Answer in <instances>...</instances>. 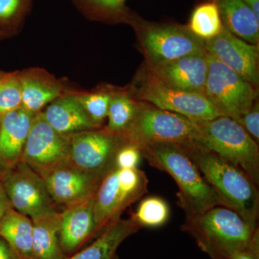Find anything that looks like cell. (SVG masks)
<instances>
[{"label":"cell","instance_id":"cell-25","mask_svg":"<svg viewBox=\"0 0 259 259\" xmlns=\"http://www.w3.org/2000/svg\"><path fill=\"white\" fill-rule=\"evenodd\" d=\"M139 107V101L135 100L125 87L114 86L105 127L115 134H123L134 122Z\"/></svg>","mask_w":259,"mask_h":259},{"label":"cell","instance_id":"cell-2","mask_svg":"<svg viewBox=\"0 0 259 259\" xmlns=\"http://www.w3.org/2000/svg\"><path fill=\"white\" fill-rule=\"evenodd\" d=\"M181 145L228 207L258 228V190L248 175L231 162L194 143Z\"/></svg>","mask_w":259,"mask_h":259},{"label":"cell","instance_id":"cell-24","mask_svg":"<svg viewBox=\"0 0 259 259\" xmlns=\"http://www.w3.org/2000/svg\"><path fill=\"white\" fill-rule=\"evenodd\" d=\"M127 0H71L79 13L90 21L108 25L127 24L134 13Z\"/></svg>","mask_w":259,"mask_h":259},{"label":"cell","instance_id":"cell-28","mask_svg":"<svg viewBox=\"0 0 259 259\" xmlns=\"http://www.w3.org/2000/svg\"><path fill=\"white\" fill-rule=\"evenodd\" d=\"M33 0H0V30L18 35L32 11Z\"/></svg>","mask_w":259,"mask_h":259},{"label":"cell","instance_id":"cell-20","mask_svg":"<svg viewBox=\"0 0 259 259\" xmlns=\"http://www.w3.org/2000/svg\"><path fill=\"white\" fill-rule=\"evenodd\" d=\"M34 259H66L60 243V212L50 209L30 218Z\"/></svg>","mask_w":259,"mask_h":259},{"label":"cell","instance_id":"cell-6","mask_svg":"<svg viewBox=\"0 0 259 259\" xmlns=\"http://www.w3.org/2000/svg\"><path fill=\"white\" fill-rule=\"evenodd\" d=\"M135 100L198 120H209L221 114L203 94L187 93L168 86L146 67L144 63L125 86Z\"/></svg>","mask_w":259,"mask_h":259},{"label":"cell","instance_id":"cell-15","mask_svg":"<svg viewBox=\"0 0 259 259\" xmlns=\"http://www.w3.org/2000/svg\"><path fill=\"white\" fill-rule=\"evenodd\" d=\"M155 76L168 86L187 93L204 95L208 74L207 53H194L167 64L147 66Z\"/></svg>","mask_w":259,"mask_h":259},{"label":"cell","instance_id":"cell-23","mask_svg":"<svg viewBox=\"0 0 259 259\" xmlns=\"http://www.w3.org/2000/svg\"><path fill=\"white\" fill-rule=\"evenodd\" d=\"M0 237L8 242L20 259H34L30 218L11 208L0 221Z\"/></svg>","mask_w":259,"mask_h":259},{"label":"cell","instance_id":"cell-32","mask_svg":"<svg viewBox=\"0 0 259 259\" xmlns=\"http://www.w3.org/2000/svg\"><path fill=\"white\" fill-rule=\"evenodd\" d=\"M253 139L259 143V103L258 100L253 104L249 111L245 114L238 122Z\"/></svg>","mask_w":259,"mask_h":259},{"label":"cell","instance_id":"cell-36","mask_svg":"<svg viewBox=\"0 0 259 259\" xmlns=\"http://www.w3.org/2000/svg\"><path fill=\"white\" fill-rule=\"evenodd\" d=\"M259 18V0H243Z\"/></svg>","mask_w":259,"mask_h":259},{"label":"cell","instance_id":"cell-12","mask_svg":"<svg viewBox=\"0 0 259 259\" xmlns=\"http://www.w3.org/2000/svg\"><path fill=\"white\" fill-rule=\"evenodd\" d=\"M71 136L55 131L42 112L35 115L25 143L22 160L41 175L69 160Z\"/></svg>","mask_w":259,"mask_h":259},{"label":"cell","instance_id":"cell-35","mask_svg":"<svg viewBox=\"0 0 259 259\" xmlns=\"http://www.w3.org/2000/svg\"><path fill=\"white\" fill-rule=\"evenodd\" d=\"M13 208L11 202L7 196L6 192L0 182V221L9 209Z\"/></svg>","mask_w":259,"mask_h":259},{"label":"cell","instance_id":"cell-26","mask_svg":"<svg viewBox=\"0 0 259 259\" xmlns=\"http://www.w3.org/2000/svg\"><path fill=\"white\" fill-rule=\"evenodd\" d=\"M113 88V85L102 83L90 92L74 90L75 98L89 117L98 127L103 126L107 118Z\"/></svg>","mask_w":259,"mask_h":259},{"label":"cell","instance_id":"cell-38","mask_svg":"<svg viewBox=\"0 0 259 259\" xmlns=\"http://www.w3.org/2000/svg\"><path fill=\"white\" fill-rule=\"evenodd\" d=\"M9 37L10 36L8 34L5 33L3 30H0V41L5 40V39L9 38Z\"/></svg>","mask_w":259,"mask_h":259},{"label":"cell","instance_id":"cell-11","mask_svg":"<svg viewBox=\"0 0 259 259\" xmlns=\"http://www.w3.org/2000/svg\"><path fill=\"white\" fill-rule=\"evenodd\" d=\"M13 208L30 218L56 209L44 179L23 160L0 177Z\"/></svg>","mask_w":259,"mask_h":259},{"label":"cell","instance_id":"cell-7","mask_svg":"<svg viewBox=\"0 0 259 259\" xmlns=\"http://www.w3.org/2000/svg\"><path fill=\"white\" fill-rule=\"evenodd\" d=\"M148 181L142 170L114 167L103 177L95 197L96 238L121 218L127 207L147 193Z\"/></svg>","mask_w":259,"mask_h":259},{"label":"cell","instance_id":"cell-18","mask_svg":"<svg viewBox=\"0 0 259 259\" xmlns=\"http://www.w3.org/2000/svg\"><path fill=\"white\" fill-rule=\"evenodd\" d=\"M36 114L20 108L1 117L0 177L22 159L24 148Z\"/></svg>","mask_w":259,"mask_h":259},{"label":"cell","instance_id":"cell-29","mask_svg":"<svg viewBox=\"0 0 259 259\" xmlns=\"http://www.w3.org/2000/svg\"><path fill=\"white\" fill-rule=\"evenodd\" d=\"M169 216V206L166 200L158 196H150L142 199L136 212L131 214V218L142 228L163 226Z\"/></svg>","mask_w":259,"mask_h":259},{"label":"cell","instance_id":"cell-9","mask_svg":"<svg viewBox=\"0 0 259 259\" xmlns=\"http://www.w3.org/2000/svg\"><path fill=\"white\" fill-rule=\"evenodd\" d=\"M207 61L208 74L204 95L221 116L239 122L258 100V89L208 53Z\"/></svg>","mask_w":259,"mask_h":259},{"label":"cell","instance_id":"cell-5","mask_svg":"<svg viewBox=\"0 0 259 259\" xmlns=\"http://www.w3.org/2000/svg\"><path fill=\"white\" fill-rule=\"evenodd\" d=\"M199 138L194 144L216 153L241 168L257 186L259 184V148L241 125L225 116L197 120Z\"/></svg>","mask_w":259,"mask_h":259},{"label":"cell","instance_id":"cell-30","mask_svg":"<svg viewBox=\"0 0 259 259\" xmlns=\"http://www.w3.org/2000/svg\"><path fill=\"white\" fill-rule=\"evenodd\" d=\"M21 83L19 71L9 72L0 88V117L22 108Z\"/></svg>","mask_w":259,"mask_h":259},{"label":"cell","instance_id":"cell-16","mask_svg":"<svg viewBox=\"0 0 259 259\" xmlns=\"http://www.w3.org/2000/svg\"><path fill=\"white\" fill-rule=\"evenodd\" d=\"M21 83L22 108L37 114L56 98L73 90L66 79H58L47 70L30 67L19 71Z\"/></svg>","mask_w":259,"mask_h":259},{"label":"cell","instance_id":"cell-4","mask_svg":"<svg viewBox=\"0 0 259 259\" xmlns=\"http://www.w3.org/2000/svg\"><path fill=\"white\" fill-rule=\"evenodd\" d=\"M127 25L134 29L147 66L167 64L205 50V40L196 36L187 25L151 21L135 11Z\"/></svg>","mask_w":259,"mask_h":259},{"label":"cell","instance_id":"cell-21","mask_svg":"<svg viewBox=\"0 0 259 259\" xmlns=\"http://www.w3.org/2000/svg\"><path fill=\"white\" fill-rule=\"evenodd\" d=\"M141 228L133 218H120L107 226L91 244L66 259H113L121 243Z\"/></svg>","mask_w":259,"mask_h":259},{"label":"cell","instance_id":"cell-17","mask_svg":"<svg viewBox=\"0 0 259 259\" xmlns=\"http://www.w3.org/2000/svg\"><path fill=\"white\" fill-rule=\"evenodd\" d=\"M60 217L61 246L66 256L74 254L87 242L96 238L94 197L66 206Z\"/></svg>","mask_w":259,"mask_h":259},{"label":"cell","instance_id":"cell-33","mask_svg":"<svg viewBox=\"0 0 259 259\" xmlns=\"http://www.w3.org/2000/svg\"><path fill=\"white\" fill-rule=\"evenodd\" d=\"M226 259H259V232L247 248L233 252Z\"/></svg>","mask_w":259,"mask_h":259},{"label":"cell","instance_id":"cell-40","mask_svg":"<svg viewBox=\"0 0 259 259\" xmlns=\"http://www.w3.org/2000/svg\"><path fill=\"white\" fill-rule=\"evenodd\" d=\"M0 127H1V117H0Z\"/></svg>","mask_w":259,"mask_h":259},{"label":"cell","instance_id":"cell-13","mask_svg":"<svg viewBox=\"0 0 259 259\" xmlns=\"http://www.w3.org/2000/svg\"><path fill=\"white\" fill-rule=\"evenodd\" d=\"M205 51L227 67L259 86V46L244 41L223 27L222 32L205 40Z\"/></svg>","mask_w":259,"mask_h":259},{"label":"cell","instance_id":"cell-31","mask_svg":"<svg viewBox=\"0 0 259 259\" xmlns=\"http://www.w3.org/2000/svg\"><path fill=\"white\" fill-rule=\"evenodd\" d=\"M141 157L143 156L140 148L127 142L117 151L115 166L118 168H136Z\"/></svg>","mask_w":259,"mask_h":259},{"label":"cell","instance_id":"cell-34","mask_svg":"<svg viewBox=\"0 0 259 259\" xmlns=\"http://www.w3.org/2000/svg\"><path fill=\"white\" fill-rule=\"evenodd\" d=\"M0 259H20L4 238L0 237Z\"/></svg>","mask_w":259,"mask_h":259},{"label":"cell","instance_id":"cell-22","mask_svg":"<svg viewBox=\"0 0 259 259\" xmlns=\"http://www.w3.org/2000/svg\"><path fill=\"white\" fill-rule=\"evenodd\" d=\"M217 5L223 27L233 35L259 46V18L243 0H212Z\"/></svg>","mask_w":259,"mask_h":259},{"label":"cell","instance_id":"cell-8","mask_svg":"<svg viewBox=\"0 0 259 259\" xmlns=\"http://www.w3.org/2000/svg\"><path fill=\"white\" fill-rule=\"evenodd\" d=\"M122 135L128 144L141 148L153 143L192 142L200 134L197 120L139 101L136 118Z\"/></svg>","mask_w":259,"mask_h":259},{"label":"cell","instance_id":"cell-1","mask_svg":"<svg viewBox=\"0 0 259 259\" xmlns=\"http://www.w3.org/2000/svg\"><path fill=\"white\" fill-rule=\"evenodd\" d=\"M151 166L166 172L178 185L179 204L187 215L200 214L212 207H228L221 196L202 176L180 144L158 142L140 148ZM229 208V207H228Z\"/></svg>","mask_w":259,"mask_h":259},{"label":"cell","instance_id":"cell-19","mask_svg":"<svg viewBox=\"0 0 259 259\" xmlns=\"http://www.w3.org/2000/svg\"><path fill=\"white\" fill-rule=\"evenodd\" d=\"M74 89L58 97L45 107L42 115L55 131L65 136H72L83 131L97 128L78 100Z\"/></svg>","mask_w":259,"mask_h":259},{"label":"cell","instance_id":"cell-10","mask_svg":"<svg viewBox=\"0 0 259 259\" xmlns=\"http://www.w3.org/2000/svg\"><path fill=\"white\" fill-rule=\"evenodd\" d=\"M126 143L123 135L105 126L83 131L71 137L69 162L83 171L105 177L115 166L116 154Z\"/></svg>","mask_w":259,"mask_h":259},{"label":"cell","instance_id":"cell-14","mask_svg":"<svg viewBox=\"0 0 259 259\" xmlns=\"http://www.w3.org/2000/svg\"><path fill=\"white\" fill-rule=\"evenodd\" d=\"M40 176L54 203L64 207L93 198L104 177L79 169L69 162Z\"/></svg>","mask_w":259,"mask_h":259},{"label":"cell","instance_id":"cell-37","mask_svg":"<svg viewBox=\"0 0 259 259\" xmlns=\"http://www.w3.org/2000/svg\"><path fill=\"white\" fill-rule=\"evenodd\" d=\"M9 72H5V71H0V88H1L2 84H3V81L6 79Z\"/></svg>","mask_w":259,"mask_h":259},{"label":"cell","instance_id":"cell-3","mask_svg":"<svg viewBox=\"0 0 259 259\" xmlns=\"http://www.w3.org/2000/svg\"><path fill=\"white\" fill-rule=\"evenodd\" d=\"M182 228L213 259H226L233 252L247 248L258 231L236 211L223 206L187 215Z\"/></svg>","mask_w":259,"mask_h":259},{"label":"cell","instance_id":"cell-27","mask_svg":"<svg viewBox=\"0 0 259 259\" xmlns=\"http://www.w3.org/2000/svg\"><path fill=\"white\" fill-rule=\"evenodd\" d=\"M187 26L196 36L204 40L219 35L223 25L215 3L211 0L199 5L192 12Z\"/></svg>","mask_w":259,"mask_h":259},{"label":"cell","instance_id":"cell-39","mask_svg":"<svg viewBox=\"0 0 259 259\" xmlns=\"http://www.w3.org/2000/svg\"><path fill=\"white\" fill-rule=\"evenodd\" d=\"M113 259H119V258H118V256H117V255H115V257H114V258H113Z\"/></svg>","mask_w":259,"mask_h":259}]
</instances>
